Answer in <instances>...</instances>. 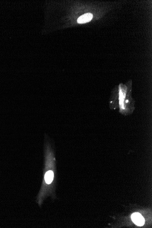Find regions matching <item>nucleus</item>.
Returning <instances> with one entry per match:
<instances>
[{
	"mask_svg": "<svg viewBox=\"0 0 152 228\" xmlns=\"http://www.w3.org/2000/svg\"><path fill=\"white\" fill-rule=\"evenodd\" d=\"M132 222L137 226H143L144 224L145 220L140 213H135L131 216Z\"/></svg>",
	"mask_w": 152,
	"mask_h": 228,
	"instance_id": "nucleus-1",
	"label": "nucleus"
},
{
	"mask_svg": "<svg viewBox=\"0 0 152 228\" xmlns=\"http://www.w3.org/2000/svg\"><path fill=\"white\" fill-rule=\"evenodd\" d=\"M93 18V16L91 13H86L80 16L78 18V23L79 24L85 23L91 21Z\"/></svg>",
	"mask_w": 152,
	"mask_h": 228,
	"instance_id": "nucleus-2",
	"label": "nucleus"
},
{
	"mask_svg": "<svg viewBox=\"0 0 152 228\" xmlns=\"http://www.w3.org/2000/svg\"><path fill=\"white\" fill-rule=\"evenodd\" d=\"M54 177V174L53 172L51 170H49L46 173L45 175V180L47 183L49 184L51 183Z\"/></svg>",
	"mask_w": 152,
	"mask_h": 228,
	"instance_id": "nucleus-3",
	"label": "nucleus"
}]
</instances>
